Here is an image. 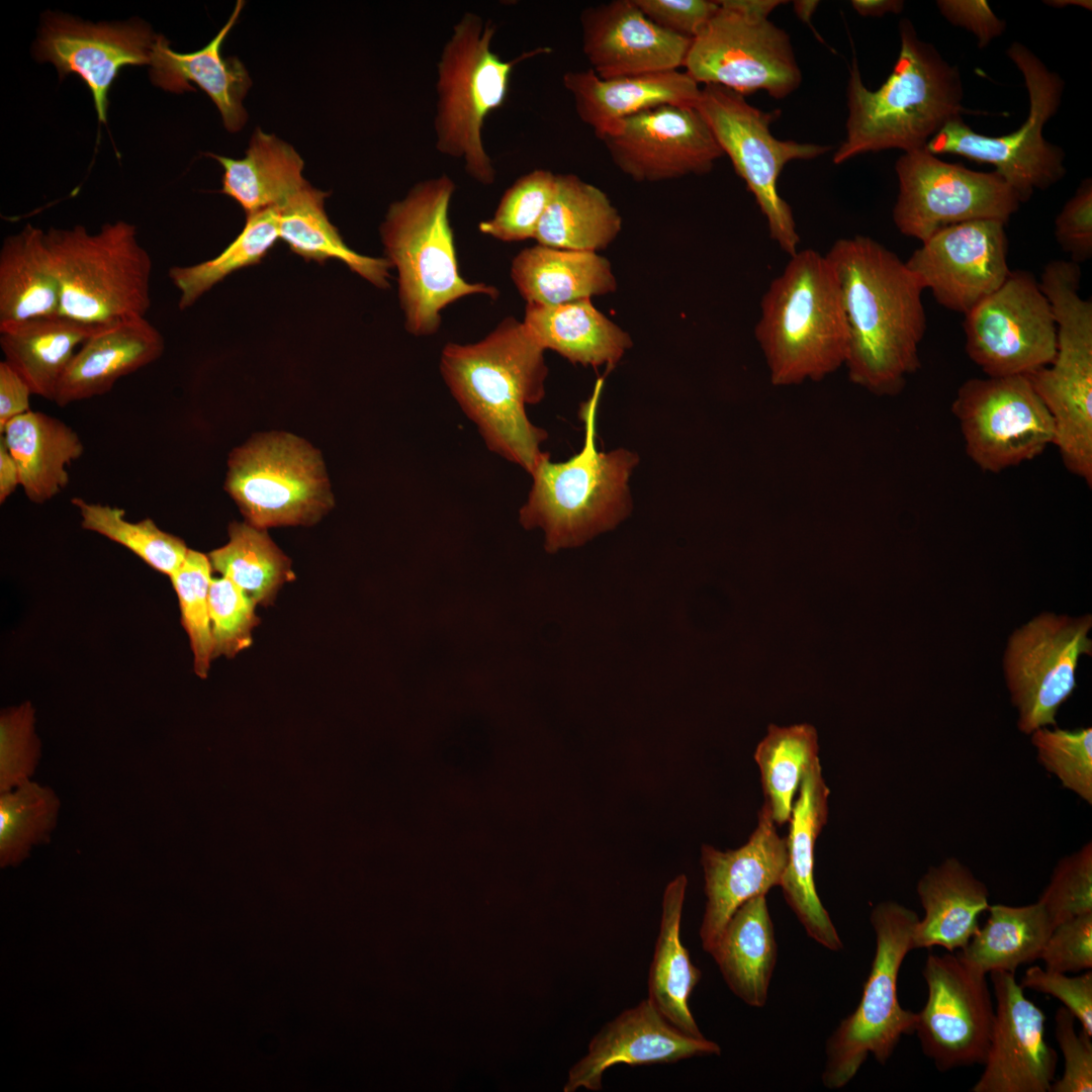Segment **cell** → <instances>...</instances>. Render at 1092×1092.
I'll use <instances>...</instances> for the list:
<instances>
[{
	"label": "cell",
	"instance_id": "1",
	"mask_svg": "<svg viewBox=\"0 0 1092 1092\" xmlns=\"http://www.w3.org/2000/svg\"><path fill=\"white\" fill-rule=\"evenodd\" d=\"M825 256L841 291L849 380L875 395L898 394L920 367L927 327L923 286L905 262L870 237L839 239Z\"/></svg>",
	"mask_w": 1092,
	"mask_h": 1092
},
{
	"label": "cell",
	"instance_id": "2",
	"mask_svg": "<svg viewBox=\"0 0 1092 1092\" xmlns=\"http://www.w3.org/2000/svg\"><path fill=\"white\" fill-rule=\"evenodd\" d=\"M544 351L524 323L510 316L477 343L447 344L440 361L452 395L488 449L529 473L547 438L526 414L545 394Z\"/></svg>",
	"mask_w": 1092,
	"mask_h": 1092
},
{
	"label": "cell",
	"instance_id": "3",
	"mask_svg": "<svg viewBox=\"0 0 1092 1092\" xmlns=\"http://www.w3.org/2000/svg\"><path fill=\"white\" fill-rule=\"evenodd\" d=\"M899 34L898 59L877 90L866 87L852 59L846 136L833 155L834 164L867 153L926 148L945 123L968 111L958 67L919 38L909 19L900 21Z\"/></svg>",
	"mask_w": 1092,
	"mask_h": 1092
},
{
	"label": "cell",
	"instance_id": "4",
	"mask_svg": "<svg viewBox=\"0 0 1092 1092\" xmlns=\"http://www.w3.org/2000/svg\"><path fill=\"white\" fill-rule=\"evenodd\" d=\"M754 336L776 386L820 381L844 365L848 328L825 255L804 249L790 256L761 297Z\"/></svg>",
	"mask_w": 1092,
	"mask_h": 1092
},
{
	"label": "cell",
	"instance_id": "5",
	"mask_svg": "<svg viewBox=\"0 0 1092 1092\" xmlns=\"http://www.w3.org/2000/svg\"><path fill=\"white\" fill-rule=\"evenodd\" d=\"M603 383L604 378L597 380L592 396L580 407L582 449L558 463L544 453L530 473L533 484L520 522L526 529L543 530L548 552L584 544L616 527L631 509L628 480L637 455L625 449L606 453L596 446Z\"/></svg>",
	"mask_w": 1092,
	"mask_h": 1092
},
{
	"label": "cell",
	"instance_id": "6",
	"mask_svg": "<svg viewBox=\"0 0 1092 1092\" xmlns=\"http://www.w3.org/2000/svg\"><path fill=\"white\" fill-rule=\"evenodd\" d=\"M455 183L446 174L416 183L393 202L380 225L386 258L398 272V294L406 330L435 334L441 310L471 294L496 298V288L470 283L459 273L449 221Z\"/></svg>",
	"mask_w": 1092,
	"mask_h": 1092
},
{
	"label": "cell",
	"instance_id": "7",
	"mask_svg": "<svg viewBox=\"0 0 1092 1092\" xmlns=\"http://www.w3.org/2000/svg\"><path fill=\"white\" fill-rule=\"evenodd\" d=\"M496 26L467 12L453 26L437 65L434 129L437 150L461 159L466 173L483 185L495 180L482 130L485 119L505 103L515 66L549 49L503 60L491 49Z\"/></svg>",
	"mask_w": 1092,
	"mask_h": 1092
},
{
	"label": "cell",
	"instance_id": "8",
	"mask_svg": "<svg viewBox=\"0 0 1092 1092\" xmlns=\"http://www.w3.org/2000/svg\"><path fill=\"white\" fill-rule=\"evenodd\" d=\"M46 242L60 282L61 315L93 325L146 315L153 262L133 224L105 223L96 234L82 225L51 228Z\"/></svg>",
	"mask_w": 1092,
	"mask_h": 1092
},
{
	"label": "cell",
	"instance_id": "9",
	"mask_svg": "<svg viewBox=\"0 0 1092 1092\" xmlns=\"http://www.w3.org/2000/svg\"><path fill=\"white\" fill-rule=\"evenodd\" d=\"M917 914L884 901L871 913L876 952L856 1009L828 1037L822 1082L829 1089L844 1087L872 1054L885 1065L902 1035L914 1032L917 1014L898 1001L897 980L906 954L913 949Z\"/></svg>",
	"mask_w": 1092,
	"mask_h": 1092
},
{
	"label": "cell",
	"instance_id": "10",
	"mask_svg": "<svg viewBox=\"0 0 1092 1092\" xmlns=\"http://www.w3.org/2000/svg\"><path fill=\"white\" fill-rule=\"evenodd\" d=\"M1006 55L1022 74L1028 93L1029 111L1021 126L1004 135L989 136L973 130L960 116L945 123L926 149L935 156L954 154L994 166L1024 202L1035 190H1045L1066 175L1063 149L1042 134L1044 124L1061 105L1065 85L1024 44L1011 43Z\"/></svg>",
	"mask_w": 1092,
	"mask_h": 1092
},
{
	"label": "cell",
	"instance_id": "11",
	"mask_svg": "<svg viewBox=\"0 0 1092 1092\" xmlns=\"http://www.w3.org/2000/svg\"><path fill=\"white\" fill-rule=\"evenodd\" d=\"M695 107L754 196L770 239L789 256L795 254L800 236L793 210L779 193V178L789 162L815 159L829 147L775 138L770 124L779 111H763L719 85H705Z\"/></svg>",
	"mask_w": 1092,
	"mask_h": 1092
},
{
	"label": "cell",
	"instance_id": "12",
	"mask_svg": "<svg viewBox=\"0 0 1092 1092\" xmlns=\"http://www.w3.org/2000/svg\"><path fill=\"white\" fill-rule=\"evenodd\" d=\"M224 488L260 529L311 525L333 505L320 453L285 433L263 435L234 450Z\"/></svg>",
	"mask_w": 1092,
	"mask_h": 1092
},
{
	"label": "cell",
	"instance_id": "13",
	"mask_svg": "<svg viewBox=\"0 0 1092 1092\" xmlns=\"http://www.w3.org/2000/svg\"><path fill=\"white\" fill-rule=\"evenodd\" d=\"M692 39L684 67L698 84L719 85L743 96L758 90L776 99L802 82L789 34L768 18L748 15L728 0Z\"/></svg>",
	"mask_w": 1092,
	"mask_h": 1092
},
{
	"label": "cell",
	"instance_id": "14",
	"mask_svg": "<svg viewBox=\"0 0 1092 1092\" xmlns=\"http://www.w3.org/2000/svg\"><path fill=\"white\" fill-rule=\"evenodd\" d=\"M1092 616L1044 612L1016 628L1003 655V672L1017 727L1029 735L1057 726V715L1077 688V669L1092 654Z\"/></svg>",
	"mask_w": 1092,
	"mask_h": 1092
},
{
	"label": "cell",
	"instance_id": "15",
	"mask_svg": "<svg viewBox=\"0 0 1092 1092\" xmlns=\"http://www.w3.org/2000/svg\"><path fill=\"white\" fill-rule=\"evenodd\" d=\"M899 192L893 220L899 232L921 243L937 231L979 219L1007 223L1021 203L995 171L978 172L944 162L926 148L896 162Z\"/></svg>",
	"mask_w": 1092,
	"mask_h": 1092
},
{
	"label": "cell",
	"instance_id": "16",
	"mask_svg": "<svg viewBox=\"0 0 1092 1092\" xmlns=\"http://www.w3.org/2000/svg\"><path fill=\"white\" fill-rule=\"evenodd\" d=\"M966 453L999 473L1039 456L1054 442L1052 418L1028 376L971 378L951 404Z\"/></svg>",
	"mask_w": 1092,
	"mask_h": 1092
},
{
	"label": "cell",
	"instance_id": "17",
	"mask_svg": "<svg viewBox=\"0 0 1092 1092\" xmlns=\"http://www.w3.org/2000/svg\"><path fill=\"white\" fill-rule=\"evenodd\" d=\"M964 332L968 356L988 377L1029 376L1049 366L1057 351L1051 303L1028 271H1010L965 314Z\"/></svg>",
	"mask_w": 1092,
	"mask_h": 1092
},
{
	"label": "cell",
	"instance_id": "18",
	"mask_svg": "<svg viewBox=\"0 0 1092 1092\" xmlns=\"http://www.w3.org/2000/svg\"><path fill=\"white\" fill-rule=\"evenodd\" d=\"M922 976L928 994L914 1032L923 1054L940 1072L984 1065L995 1016L986 974L950 952L929 954Z\"/></svg>",
	"mask_w": 1092,
	"mask_h": 1092
},
{
	"label": "cell",
	"instance_id": "19",
	"mask_svg": "<svg viewBox=\"0 0 1092 1092\" xmlns=\"http://www.w3.org/2000/svg\"><path fill=\"white\" fill-rule=\"evenodd\" d=\"M600 140L616 167L637 182L707 174L724 156L695 106L647 109L622 119Z\"/></svg>",
	"mask_w": 1092,
	"mask_h": 1092
},
{
	"label": "cell",
	"instance_id": "20",
	"mask_svg": "<svg viewBox=\"0 0 1092 1092\" xmlns=\"http://www.w3.org/2000/svg\"><path fill=\"white\" fill-rule=\"evenodd\" d=\"M1005 223L966 221L934 233L905 262L943 307L967 314L1007 279Z\"/></svg>",
	"mask_w": 1092,
	"mask_h": 1092
},
{
	"label": "cell",
	"instance_id": "21",
	"mask_svg": "<svg viewBox=\"0 0 1092 1092\" xmlns=\"http://www.w3.org/2000/svg\"><path fill=\"white\" fill-rule=\"evenodd\" d=\"M156 35L142 21L92 24L49 14L35 44L39 62L64 78L76 73L91 91L99 122H106L108 92L124 66L150 64Z\"/></svg>",
	"mask_w": 1092,
	"mask_h": 1092
},
{
	"label": "cell",
	"instance_id": "22",
	"mask_svg": "<svg viewBox=\"0 0 1092 1092\" xmlns=\"http://www.w3.org/2000/svg\"><path fill=\"white\" fill-rule=\"evenodd\" d=\"M995 1016L984 1071L972 1092H1050L1058 1056L1044 1039V1013L1013 973H990Z\"/></svg>",
	"mask_w": 1092,
	"mask_h": 1092
},
{
	"label": "cell",
	"instance_id": "23",
	"mask_svg": "<svg viewBox=\"0 0 1092 1092\" xmlns=\"http://www.w3.org/2000/svg\"><path fill=\"white\" fill-rule=\"evenodd\" d=\"M582 51L602 79L678 70L693 38L665 30L633 0H614L580 14Z\"/></svg>",
	"mask_w": 1092,
	"mask_h": 1092
},
{
	"label": "cell",
	"instance_id": "24",
	"mask_svg": "<svg viewBox=\"0 0 1092 1092\" xmlns=\"http://www.w3.org/2000/svg\"><path fill=\"white\" fill-rule=\"evenodd\" d=\"M720 1054L719 1044L680 1031L646 998L607 1022L592 1038L586 1055L571 1068L565 1091L601 1090L604 1073L616 1065L673 1064Z\"/></svg>",
	"mask_w": 1092,
	"mask_h": 1092
},
{
	"label": "cell",
	"instance_id": "25",
	"mask_svg": "<svg viewBox=\"0 0 1092 1092\" xmlns=\"http://www.w3.org/2000/svg\"><path fill=\"white\" fill-rule=\"evenodd\" d=\"M766 806L758 812L755 830L734 850L721 851L704 844L705 912L700 927L702 946L710 952L733 913L746 901L780 886L787 861L786 837L777 831Z\"/></svg>",
	"mask_w": 1092,
	"mask_h": 1092
},
{
	"label": "cell",
	"instance_id": "26",
	"mask_svg": "<svg viewBox=\"0 0 1092 1092\" xmlns=\"http://www.w3.org/2000/svg\"><path fill=\"white\" fill-rule=\"evenodd\" d=\"M829 794L819 760L805 775L794 801L786 837L788 861L780 887L807 934L824 947L838 951L843 943L814 881V848L827 822Z\"/></svg>",
	"mask_w": 1092,
	"mask_h": 1092
},
{
	"label": "cell",
	"instance_id": "27",
	"mask_svg": "<svg viewBox=\"0 0 1092 1092\" xmlns=\"http://www.w3.org/2000/svg\"><path fill=\"white\" fill-rule=\"evenodd\" d=\"M245 5L238 1L226 23L201 50L177 53L163 36H156L150 58L152 82L173 93L194 91L198 85L220 112L224 127L237 132L245 125L248 114L243 99L252 85L244 64L236 57H221V46Z\"/></svg>",
	"mask_w": 1092,
	"mask_h": 1092
},
{
	"label": "cell",
	"instance_id": "28",
	"mask_svg": "<svg viewBox=\"0 0 1092 1092\" xmlns=\"http://www.w3.org/2000/svg\"><path fill=\"white\" fill-rule=\"evenodd\" d=\"M164 349L162 334L145 316L107 324L76 351L53 401L65 406L102 395L121 377L159 359Z\"/></svg>",
	"mask_w": 1092,
	"mask_h": 1092
},
{
	"label": "cell",
	"instance_id": "29",
	"mask_svg": "<svg viewBox=\"0 0 1092 1092\" xmlns=\"http://www.w3.org/2000/svg\"><path fill=\"white\" fill-rule=\"evenodd\" d=\"M563 85L578 117L601 139L624 118L661 105L696 106L699 84L678 70L612 79L592 69L567 72Z\"/></svg>",
	"mask_w": 1092,
	"mask_h": 1092
},
{
	"label": "cell",
	"instance_id": "30",
	"mask_svg": "<svg viewBox=\"0 0 1092 1092\" xmlns=\"http://www.w3.org/2000/svg\"><path fill=\"white\" fill-rule=\"evenodd\" d=\"M916 892L924 916L915 925L913 949H964L980 928L979 916L990 906L986 885L956 857L928 868Z\"/></svg>",
	"mask_w": 1092,
	"mask_h": 1092
},
{
	"label": "cell",
	"instance_id": "31",
	"mask_svg": "<svg viewBox=\"0 0 1092 1092\" xmlns=\"http://www.w3.org/2000/svg\"><path fill=\"white\" fill-rule=\"evenodd\" d=\"M523 323L541 348L573 364L612 369L632 346L629 334L592 299L555 305L527 303Z\"/></svg>",
	"mask_w": 1092,
	"mask_h": 1092
},
{
	"label": "cell",
	"instance_id": "32",
	"mask_svg": "<svg viewBox=\"0 0 1092 1092\" xmlns=\"http://www.w3.org/2000/svg\"><path fill=\"white\" fill-rule=\"evenodd\" d=\"M104 326L61 314L0 323V347L32 394L54 400L76 348Z\"/></svg>",
	"mask_w": 1092,
	"mask_h": 1092
},
{
	"label": "cell",
	"instance_id": "33",
	"mask_svg": "<svg viewBox=\"0 0 1092 1092\" xmlns=\"http://www.w3.org/2000/svg\"><path fill=\"white\" fill-rule=\"evenodd\" d=\"M512 279L527 303L555 305L614 292L611 263L597 252L537 245L513 260Z\"/></svg>",
	"mask_w": 1092,
	"mask_h": 1092
},
{
	"label": "cell",
	"instance_id": "34",
	"mask_svg": "<svg viewBox=\"0 0 1092 1092\" xmlns=\"http://www.w3.org/2000/svg\"><path fill=\"white\" fill-rule=\"evenodd\" d=\"M729 989L751 1007H763L778 947L765 895L742 904L709 952Z\"/></svg>",
	"mask_w": 1092,
	"mask_h": 1092
},
{
	"label": "cell",
	"instance_id": "35",
	"mask_svg": "<svg viewBox=\"0 0 1092 1092\" xmlns=\"http://www.w3.org/2000/svg\"><path fill=\"white\" fill-rule=\"evenodd\" d=\"M1 434L17 463L25 495L36 504L48 502L67 486V467L84 452L72 428L40 412L16 417Z\"/></svg>",
	"mask_w": 1092,
	"mask_h": 1092
},
{
	"label": "cell",
	"instance_id": "36",
	"mask_svg": "<svg viewBox=\"0 0 1092 1092\" xmlns=\"http://www.w3.org/2000/svg\"><path fill=\"white\" fill-rule=\"evenodd\" d=\"M223 169L221 192L236 200L246 214L281 208L308 182L304 162L287 143L257 128L242 159L207 154Z\"/></svg>",
	"mask_w": 1092,
	"mask_h": 1092
},
{
	"label": "cell",
	"instance_id": "37",
	"mask_svg": "<svg viewBox=\"0 0 1092 1092\" xmlns=\"http://www.w3.org/2000/svg\"><path fill=\"white\" fill-rule=\"evenodd\" d=\"M688 880L675 877L665 888L660 927L648 975V999L680 1031L704 1037L689 1005L701 971L692 963L680 939V922Z\"/></svg>",
	"mask_w": 1092,
	"mask_h": 1092
},
{
	"label": "cell",
	"instance_id": "38",
	"mask_svg": "<svg viewBox=\"0 0 1092 1092\" xmlns=\"http://www.w3.org/2000/svg\"><path fill=\"white\" fill-rule=\"evenodd\" d=\"M621 229L622 217L604 191L574 174H558L533 239L545 247L598 253Z\"/></svg>",
	"mask_w": 1092,
	"mask_h": 1092
},
{
	"label": "cell",
	"instance_id": "39",
	"mask_svg": "<svg viewBox=\"0 0 1092 1092\" xmlns=\"http://www.w3.org/2000/svg\"><path fill=\"white\" fill-rule=\"evenodd\" d=\"M61 287L46 232L26 224L0 250V323L60 314Z\"/></svg>",
	"mask_w": 1092,
	"mask_h": 1092
},
{
	"label": "cell",
	"instance_id": "40",
	"mask_svg": "<svg viewBox=\"0 0 1092 1092\" xmlns=\"http://www.w3.org/2000/svg\"><path fill=\"white\" fill-rule=\"evenodd\" d=\"M329 195L309 183L293 195L278 209L280 239L306 262L323 265L330 259L340 260L376 287L388 288L390 261L358 254L345 244L325 211Z\"/></svg>",
	"mask_w": 1092,
	"mask_h": 1092
},
{
	"label": "cell",
	"instance_id": "41",
	"mask_svg": "<svg viewBox=\"0 0 1092 1092\" xmlns=\"http://www.w3.org/2000/svg\"><path fill=\"white\" fill-rule=\"evenodd\" d=\"M983 927L958 954L970 967L990 974L1015 973L1016 969L1039 959L1054 929L1037 901L1024 906L990 905Z\"/></svg>",
	"mask_w": 1092,
	"mask_h": 1092
},
{
	"label": "cell",
	"instance_id": "42",
	"mask_svg": "<svg viewBox=\"0 0 1092 1092\" xmlns=\"http://www.w3.org/2000/svg\"><path fill=\"white\" fill-rule=\"evenodd\" d=\"M818 752V735L810 724H770L758 743L754 759L760 771L763 804L777 825L790 821L801 782L820 760Z\"/></svg>",
	"mask_w": 1092,
	"mask_h": 1092
},
{
	"label": "cell",
	"instance_id": "43",
	"mask_svg": "<svg viewBox=\"0 0 1092 1092\" xmlns=\"http://www.w3.org/2000/svg\"><path fill=\"white\" fill-rule=\"evenodd\" d=\"M229 542L208 554L212 570L231 579L257 604L271 605L283 583L294 578L289 558L264 529L232 523Z\"/></svg>",
	"mask_w": 1092,
	"mask_h": 1092
},
{
	"label": "cell",
	"instance_id": "44",
	"mask_svg": "<svg viewBox=\"0 0 1092 1092\" xmlns=\"http://www.w3.org/2000/svg\"><path fill=\"white\" fill-rule=\"evenodd\" d=\"M278 239V209H264L248 214L243 231L216 257L192 266L172 267L169 277L180 291V309L191 306L232 273L259 264Z\"/></svg>",
	"mask_w": 1092,
	"mask_h": 1092
},
{
	"label": "cell",
	"instance_id": "45",
	"mask_svg": "<svg viewBox=\"0 0 1092 1092\" xmlns=\"http://www.w3.org/2000/svg\"><path fill=\"white\" fill-rule=\"evenodd\" d=\"M61 801L55 791L32 780L0 793V864L17 866L35 845L49 842Z\"/></svg>",
	"mask_w": 1092,
	"mask_h": 1092
},
{
	"label": "cell",
	"instance_id": "46",
	"mask_svg": "<svg viewBox=\"0 0 1092 1092\" xmlns=\"http://www.w3.org/2000/svg\"><path fill=\"white\" fill-rule=\"evenodd\" d=\"M81 515L85 530L114 541L144 560L155 570L171 576L183 562L188 548L179 537L161 530L155 522L144 519L129 522L120 508L72 498Z\"/></svg>",
	"mask_w": 1092,
	"mask_h": 1092
},
{
	"label": "cell",
	"instance_id": "47",
	"mask_svg": "<svg viewBox=\"0 0 1092 1092\" xmlns=\"http://www.w3.org/2000/svg\"><path fill=\"white\" fill-rule=\"evenodd\" d=\"M211 572L208 555L188 549L183 562L170 576L179 602L181 624L194 655V671L201 678L207 676L213 659L208 602Z\"/></svg>",
	"mask_w": 1092,
	"mask_h": 1092
},
{
	"label": "cell",
	"instance_id": "48",
	"mask_svg": "<svg viewBox=\"0 0 1092 1092\" xmlns=\"http://www.w3.org/2000/svg\"><path fill=\"white\" fill-rule=\"evenodd\" d=\"M555 181L556 175L544 169L521 176L506 190L492 217L479 223L480 233L503 242L533 239Z\"/></svg>",
	"mask_w": 1092,
	"mask_h": 1092
},
{
	"label": "cell",
	"instance_id": "49",
	"mask_svg": "<svg viewBox=\"0 0 1092 1092\" xmlns=\"http://www.w3.org/2000/svg\"><path fill=\"white\" fill-rule=\"evenodd\" d=\"M1030 735L1038 762L1062 787L1092 804V728L1041 727Z\"/></svg>",
	"mask_w": 1092,
	"mask_h": 1092
},
{
	"label": "cell",
	"instance_id": "50",
	"mask_svg": "<svg viewBox=\"0 0 1092 1092\" xmlns=\"http://www.w3.org/2000/svg\"><path fill=\"white\" fill-rule=\"evenodd\" d=\"M208 602L213 658H231L250 647L252 631L260 622L255 612L257 603L223 576L211 579Z\"/></svg>",
	"mask_w": 1092,
	"mask_h": 1092
},
{
	"label": "cell",
	"instance_id": "51",
	"mask_svg": "<svg viewBox=\"0 0 1092 1092\" xmlns=\"http://www.w3.org/2000/svg\"><path fill=\"white\" fill-rule=\"evenodd\" d=\"M1038 903L1054 928L1074 917L1092 912V843L1061 858Z\"/></svg>",
	"mask_w": 1092,
	"mask_h": 1092
},
{
	"label": "cell",
	"instance_id": "52",
	"mask_svg": "<svg viewBox=\"0 0 1092 1092\" xmlns=\"http://www.w3.org/2000/svg\"><path fill=\"white\" fill-rule=\"evenodd\" d=\"M29 702L10 707L0 716V793L30 781L41 755Z\"/></svg>",
	"mask_w": 1092,
	"mask_h": 1092
},
{
	"label": "cell",
	"instance_id": "53",
	"mask_svg": "<svg viewBox=\"0 0 1092 1092\" xmlns=\"http://www.w3.org/2000/svg\"><path fill=\"white\" fill-rule=\"evenodd\" d=\"M1074 1015L1064 1006L1055 1014V1036L1063 1053L1065 1068L1050 1092L1092 1091V1041L1082 1028H1075Z\"/></svg>",
	"mask_w": 1092,
	"mask_h": 1092
},
{
	"label": "cell",
	"instance_id": "54",
	"mask_svg": "<svg viewBox=\"0 0 1092 1092\" xmlns=\"http://www.w3.org/2000/svg\"><path fill=\"white\" fill-rule=\"evenodd\" d=\"M1045 969L1079 973L1092 968V912L1057 925L1039 957Z\"/></svg>",
	"mask_w": 1092,
	"mask_h": 1092
},
{
	"label": "cell",
	"instance_id": "55",
	"mask_svg": "<svg viewBox=\"0 0 1092 1092\" xmlns=\"http://www.w3.org/2000/svg\"><path fill=\"white\" fill-rule=\"evenodd\" d=\"M1059 999L1092 1036V972L1069 977L1064 973L1041 969L1037 966L1025 971L1019 984Z\"/></svg>",
	"mask_w": 1092,
	"mask_h": 1092
},
{
	"label": "cell",
	"instance_id": "56",
	"mask_svg": "<svg viewBox=\"0 0 1092 1092\" xmlns=\"http://www.w3.org/2000/svg\"><path fill=\"white\" fill-rule=\"evenodd\" d=\"M1055 237L1061 249L1080 264L1092 256V181L1083 180L1055 220Z\"/></svg>",
	"mask_w": 1092,
	"mask_h": 1092
},
{
	"label": "cell",
	"instance_id": "57",
	"mask_svg": "<svg viewBox=\"0 0 1092 1092\" xmlns=\"http://www.w3.org/2000/svg\"><path fill=\"white\" fill-rule=\"evenodd\" d=\"M643 14L659 27L694 38L719 9L710 0H633Z\"/></svg>",
	"mask_w": 1092,
	"mask_h": 1092
},
{
	"label": "cell",
	"instance_id": "58",
	"mask_svg": "<svg viewBox=\"0 0 1092 1092\" xmlns=\"http://www.w3.org/2000/svg\"><path fill=\"white\" fill-rule=\"evenodd\" d=\"M936 6L948 22L971 31L981 49L1006 28V22L995 15L985 0H938Z\"/></svg>",
	"mask_w": 1092,
	"mask_h": 1092
},
{
	"label": "cell",
	"instance_id": "59",
	"mask_svg": "<svg viewBox=\"0 0 1092 1092\" xmlns=\"http://www.w3.org/2000/svg\"><path fill=\"white\" fill-rule=\"evenodd\" d=\"M32 394L23 378L4 360L0 362V431L30 410Z\"/></svg>",
	"mask_w": 1092,
	"mask_h": 1092
},
{
	"label": "cell",
	"instance_id": "60",
	"mask_svg": "<svg viewBox=\"0 0 1092 1092\" xmlns=\"http://www.w3.org/2000/svg\"><path fill=\"white\" fill-rule=\"evenodd\" d=\"M20 485L19 469L16 461L11 455L3 437L0 438V503L3 504L7 497L14 492L16 487Z\"/></svg>",
	"mask_w": 1092,
	"mask_h": 1092
},
{
	"label": "cell",
	"instance_id": "61",
	"mask_svg": "<svg viewBox=\"0 0 1092 1092\" xmlns=\"http://www.w3.org/2000/svg\"><path fill=\"white\" fill-rule=\"evenodd\" d=\"M850 4L857 14L864 17L899 14L904 8V1L901 0H852Z\"/></svg>",
	"mask_w": 1092,
	"mask_h": 1092
},
{
	"label": "cell",
	"instance_id": "62",
	"mask_svg": "<svg viewBox=\"0 0 1092 1092\" xmlns=\"http://www.w3.org/2000/svg\"><path fill=\"white\" fill-rule=\"evenodd\" d=\"M736 9L756 17L768 18L770 12L778 6L785 4L781 0H728Z\"/></svg>",
	"mask_w": 1092,
	"mask_h": 1092
},
{
	"label": "cell",
	"instance_id": "63",
	"mask_svg": "<svg viewBox=\"0 0 1092 1092\" xmlns=\"http://www.w3.org/2000/svg\"><path fill=\"white\" fill-rule=\"evenodd\" d=\"M819 3L820 2L817 0H796L793 3V7L800 20L811 26L812 15L819 6Z\"/></svg>",
	"mask_w": 1092,
	"mask_h": 1092
},
{
	"label": "cell",
	"instance_id": "64",
	"mask_svg": "<svg viewBox=\"0 0 1092 1092\" xmlns=\"http://www.w3.org/2000/svg\"><path fill=\"white\" fill-rule=\"evenodd\" d=\"M1044 3L1057 8L1066 6H1079L1089 10L1092 8V2L1090 0H1050L1044 1Z\"/></svg>",
	"mask_w": 1092,
	"mask_h": 1092
}]
</instances>
